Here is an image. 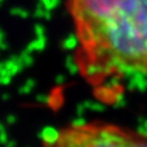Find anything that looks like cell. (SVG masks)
<instances>
[{
    "label": "cell",
    "instance_id": "7a4b0ae2",
    "mask_svg": "<svg viewBox=\"0 0 147 147\" xmlns=\"http://www.w3.org/2000/svg\"><path fill=\"white\" fill-rule=\"evenodd\" d=\"M42 147H147V131L104 121L74 123L47 134Z\"/></svg>",
    "mask_w": 147,
    "mask_h": 147
},
{
    "label": "cell",
    "instance_id": "6da1fadb",
    "mask_svg": "<svg viewBox=\"0 0 147 147\" xmlns=\"http://www.w3.org/2000/svg\"><path fill=\"white\" fill-rule=\"evenodd\" d=\"M76 65L100 98L125 78L147 76V0H66Z\"/></svg>",
    "mask_w": 147,
    "mask_h": 147
}]
</instances>
